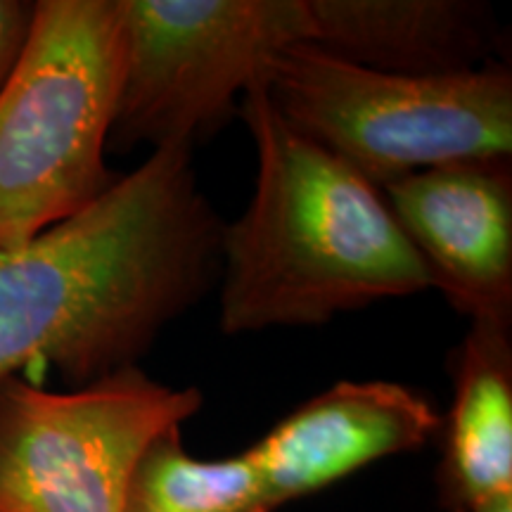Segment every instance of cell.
Returning <instances> with one entry per match:
<instances>
[{
	"instance_id": "1",
	"label": "cell",
	"mask_w": 512,
	"mask_h": 512,
	"mask_svg": "<svg viewBox=\"0 0 512 512\" xmlns=\"http://www.w3.org/2000/svg\"><path fill=\"white\" fill-rule=\"evenodd\" d=\"M223 223L190 145H162L98 200L0 249V382L38 363L74 384L136 366L209 290Z\"/></svg>"
},
{
	"instance_id": "2",
	"label": "cell",
	"mask_w": 512,
	"mask_h": 512,
	"mask_svg": "<svg viewBox=\"0 0 512 512\" xmlns=\"http://www.w3.org/2000/svg\"><path fill=\"white\" fill-rule=\"evenodd\" d=\"M256 147L252 202L223 226L221 330L318 325L434 287L384 192L297 133L256 81L242 95Z\"/></svg>"
},
{
	"instance_id": "3",
	"label": "cell",
	"mask_w": 512,
	"mask_h": 512,
	"mask_svg": "<svg viewBox=\"0 0 512 512\" xmlns=\"http://www.w3.org/2000/svg\"><path fill=\"white\" fill-rule=\"evenodd\" d=\"M124 79L119 0H41L0 91V249L79 214L117 181L105 164Z\"/></svg>"
},
{
	"instance_id": "4",
	"label": "cell",
	"mask_w": 512,
	"mask_h": 512,
	"mask_svg": "<svg viewBox=\"0 0 512 512\" xmlns=\"http://www.w3.org/2000/svg\"><path fill=\"white\" fill-rule=\"evenodd\" d=\"M259 81L294 131L380 190L437 166L510 159L512 74L505 64L403 76L294 43L271 57Z\"/></svg>"
},
{
	"instance_id": "5",
	"label": "cell",
	"mask_w": 512,
	"mask_h": 512,
	"mask_svg": "<svg viewBox=\"0 0 512 512\" xmlns=\"http://www.w3.org/2000/svg\"><path fill=\"white\" fill-rule=\"evenodd\" d=\"M117 147L190 145L235 114L275 53L311 43L309 0H119Z\"/></svg>"
},
{
	"instance_id": "6",
	"label": "cell",
	"mask_w": 512,
	"mask_h": 512,
	"mask_svg": "<svg viewBox=\"0 0 512 512\" xmlns=\"http://www.w3.org/2000/svg\"><path fill=\"white\" fill-rule=\"evenodd\" d=\"M202 408L138 366L69 392L0 382V512H124L133 465L157 434Z\"/></svg>"
},
{
	"instance_id": "7",
	"label": "cell",
	"mask_w": 512,
	"mask_h": 512,
	"mask_svg": "<svg viewBox=\"0 0 512 512\" xmlns=\"http://www.w3.org/2000/svg\"><path fill=\"white\" fill-rule=\"evenodd\" d=\"M382 192L448 302L470 320H512L510 159L437 166Z\"/></svg>"
},
{
	"instance_id": "8",
	"label": "cell",
	"mask_w": 512,
	"mask_h": 512,
	"mask_svg": "<svg viewBox=\"0 0 512 512\" xmlns=\"http://www.w3.org/2000/svg\"><path fill=\"white\" fill-rule=\"evenodd\" d=\"M444 418L418 389L399 382H337L247 448L273 512L318 494L387 456L418 451Z\"/></svg>"
},
{
	"instance_id": "9",
	"label": "cell",
	"mask_w": 512,
	"mask_h": 512,
	"mask_svg": "<svg viewBox=\"0 0 512 512\" xmlns=\"http://www.w3.org/2000/svg\"><path fill=\"white\" fill-rule=\"evenodd\" d=\"M311 43L375 72L441 76L482 67L489 10L467 0H309Z\"/></svg>"
},
{
	"instance_id": "10",
	"label": "cell",
	"mask_w": 512,
	"mask_h": 512,
	"mask_svg": "<svg viewBox=\"0 0 512 512\" xmlns=\"http://www.w3.org/2000/svg\"><path fill=\"white\" fill-rule=\"evenodd\" d=\"M512 320H470L456 366L444 456L437 470L439 505L470 512L512 491Z\"/></svg>"
},
{
	"instance_id": "11",
	"label": "cell",
	"mask_w": 512,
	"mask_h": 512,
	"mask_svg": "<svg viewBox=\"0 0 512 512\" xmlns=\"http://www.w3.org/2000/svg\"><path fill=\"white\" fill-rule=\"evenodd\" d=\"M124 512H273L247 451L204 460L183 446L181 427L157 434L133 465Z\"/></svg>"
},
{
	"instance_id": "12",
	"label": "cell",
	"mask_w": 512,
	"mask_h": 512,
	"mask_svg": "<svg viewBox=\"0 0 512 512\" xmlns=\"http://www.w3.org/2000/svg\"><path fill=\"white\" fill-rule=\"evenodd\" d=\"M36 3L0 0V91L15 72L19 57L27 46Z\"/></svg>"
},
{
	"instance_id": "13",
	"label": "cell",
	"mask_w": 512,
	"mask_h": 512,
	"mask_svg": "<svg viewBox=\"0 0 512 512\" xmlns=\"http://www.w3.org/2000/svg\"><path fill=\"white\" fill-rule=\"evenodd\" d=\"M470 512H512V491L486 498V501L477 503Z\"/></svg>"
}]
</instances>
